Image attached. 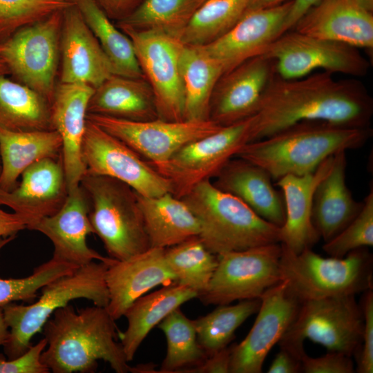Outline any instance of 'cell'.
Listing matches in <instances>:
<instances>
[{"instance_id":"6da1fadb","label":"cell","mask_w":373,"mask_h":373,"mask_svg":"<svg viewBox=\"0 0 373 373\" xmlns=\"http://www.w3.org/2000/svg\"><path fill=\"white\" fill-rule=\"evenodd\" d=\"M372 115L373 99L358 79H336L326 71L296 79L276 73L251 117L249 142L303 121L370 128Z\"/></svg>"},{"instance_id":"7a4b0ae2","label":"cell","mask_w":373,"mask_h":373,"mask_svg":"<svg viewBox=\"0 0 373 373\" xmlns=\"http://www.w3.org/2000/svg\"><path fill=\"white\" fill-rule=\"evenodd\" d=\"M115 321L104 307L59 308L43 327L47 348L42 362L54 373L94 372L99 360L117 373L130 372Z\"/></svg>"},{"instance_id":"3957f363","label":"cell","mask_w":373,"mask_h":373,"mask_svg":"<svg viewBox=\"0 0 373 373\" xmlns=\"http://www.w3.org/2000/svg\"><path fill=\"white\" fill-rule=\"evenodd\" d=\"M372 135L370 128L303 121L264 139L245 144L235 157L255 164L272 180L314 172L326 158L340 151L359 149Z\"/></svg>"},{"instance_id":"277c9868","label":"cell","mask_w":373,"mask_h":373,"mask_svg":"<svg viewBox=\"0 0 373 373\" xmlns=\"http://www.w3.org/2000/svg\"><path fill=\"white\" fill-rule=\"evenodd\" d=\"M182 199L199 221L198 236L215 255L280 242V227L211 180L198 184Z\"/></svg>"},{"instance_id":"5b68a950","label":"cell","mask_w":373,"mask_h":373,"mask_svg":"<svg viewBox=\"0 0 373 373\" xmlns=\"http://www.w3.org/2000/svg\"><path fill=\"white\" fill-rule=\"evenodd\" d=\"M109 265L92 261L44 285L36 302L29 305L12 303L3 306L9 335L3 346L8 359L25 352L31 345L32 337L43 329L54 312L70 301L85 298L95 305L106 307L109 294L106 273Z\"/></svg>"},{"instance_id":"8992f818","label":"cell","mask_w":373,"mask_h":373,"mask_svg":"<svg viewBox=\"0 0 373 373\" xmlns=\"http://www.w3.org/2000/svg\"><path fill=\"white\" fill-rule=\"evenodd\" d=\"M89 204L88 216L110 258L123 260L151 247L137 193L116 179L85 174L80 184Z\"/></svg>"},{"instance_id":"52a82bcc","label":"cell","mask_w":373,"mask_h":373,"mask_svg":"<svg viewBox=\"0 0 373 373\" xmlns=\"http://www.w3.org/2000/svg\"><path fill=\"white\" fill-rule=\"evenodd\" d=\"M282 279L300 301L356 295L373 289L372 255L362 247L343 258H324L306 248L295 254L283 245Z\"/></svg>"},{"instance_id":"ba28073f","label":"cell","mask_w":373,"mask_h":373,"mask_svg":"<svg viewBox=\"0 0 373 373\" xmlns=\"http://www.w3.org/2000/svg\"><path fill=\"white\" fill-rule=\"evenodd\" d=\"M363 316L354 295L338 296L300 302L296 315L278 342L301 359L304 341L310 340L329 352L356 356L361 342Z\"/></svg>"},{"instance_id":"9c48e42d","label":"cell","mask_w":373,"mask_h":373,"mask_svg":"<svg viewBox=\"0 0 373 373\" xmlns=\"http://www.w3.org/2000/svg\"><path fill=\"white\" fill-rule=\"evenodd\" d=\"M64 10L23 26L0 42V57L12 79L50 104L60 63Z\"/></svg>"},{"instance_id":"30bf717a","label":"cell","mask_w":373,"mask_h":373,"mask_svg":"<svg viewBox=\"0 0 373 373\" xmlns=\"http://www.w3.org/2000/svg\"><path fill=\"white\" fill-rule=\"evenodd\" d=\"M281 253V245L276 242L217 255V267L207 289L198 298L207 305L260 299L283 281Z\"/></svg>"},{"instance_id":"8fae6325","label":"cell","mask_w":373,"mask_h":373,"mask_svg":"<svg viewBox=\"0 0 373 373\" xmlns=\"http://www.w3.org/2000/svg\"><path fill=\"white\" fill-rule=\"evenodd\" d=\"M251 117L191 142L165 162L152 166L169 181L171 193L182 198L198 184L214 178L249 142Z\"/></svg>"},{"instance_id":"7c38bea8","label":"cell","mask_w":373,"mask_h":373,"mask_svg":"<svg viewBox=\"0 0 373 373\" xmlns=\"http://www.w3.org/2000/svg\"><path fill=\"white\" fill-rule=\"evenodd\" d=\"M117 26L132 41L144 79L153 90L158 118L184 120V93L180 67L184 44L179 38L161 32Z\"/></svg>"},{"instance_id":"4fadbf2b","label":"cell","mask_w":373,"mask_h":373,"mask_svg":"<svg viewBox=\"0 0 373 373\" xmlns=\"http://www.w3.org/2000/svg\"><path fill=\"white\" fill-rule=\"evenodd\" d=\"M263 55L274 60L276 73L285 79L300 78L316 69L363 77L370 68L358 48L294 30L278 37Z\"/></svg>"},{"instance_id":"5bb4252c","label":"cell","mask_w":373,"mask_h":373,"mask_svg":"<svg viewBox=\"0 0 373 373\" xmlns=\"http://www.w3.org/2000/svg\"><path fill=\"white\" fill-rule=\"evenodd\" d=\"M82 158L85 174L116 179L143 196L171 193L169 181L148 161L88 119L82 144Z\"/></svg>"},{"instance_id":"9a60e30c","label":"cell","mask_w":373,"mask_h":373,"mask_svg":"<svg viewBox=\"0 0 373 373\" xmlns=\"http://www.w3.org/2000/svg\"><path fill=\"white\" fill-rule=\"evenodd\" d=\"M86 118L115 136L151 165L167 161L176 151L222 126L211 120L130 121L87 114Z\"/></svg>"},{"instance_id":"2e32d148","label":"cell","mask_w":373,"mask_h":373,"mask_svg":"<svg viewBox=\"0 0 373 373\" xmlns=\"http://www.w3.org/2000/svg\"><path fill=\"white\" fill-rule=\"evenodd\" d=\"M256 321L247 336L231 347L229 373H260L270 350L282 338L300 302L281 281L260 297Z\"/></svg>"},{"instance_id":"e0dca14e","label":"cell","mask_w":373,"mask_h":373,"mask_svg":"<svg viewBox=\"0 0 373 373\" xmlns=\"http://www.w3.org/2000/svg\"><path fill=\"white\" fill-rule=\"evenodd\" d=\"M276 73L274 60L264 55L224 73L211 95L209 119L223 127L253 116Z\"/></svg>"},{"instance_id":"ac0fdd59","label":"cell","mask_w":373,"mask_h":373,"mask_svg":"<svg viewBox=\"0 0 373 373\" xmlns=\"http://www.w3.org/2000/svg\"><path fill=\"white\" fill-rule=\"evenodd\" d=\"M292 0L277 6L246 12L227 33L202 46L222 66L224 73L242 62L262 55L284 33Z\"/></svg>"},{"instance_id":"d6986e66","label":"cell","mask_w":373,"mask_h":373,"mask_svg":"<svg viewBox=\"0 0 373 373\" xmlns=\"http://www.w3.org/2000/svg\"><path fill=\"white\" fill-rule=\"evenodd\" d=\"M88 213V200L79 185L68 191L58 212L30 223L27 229L39 231L50 240L54 258L77 267L95 260L111 264L115 259L102 256L87 245L88 235L94 233Z\"/></svg>"},{"instance_id":"ffe728a7","label":"cell","mask_w":373,"mask_h":373,"mask_svg":"<svg viewBox=\"0 0 373 373\" xmlns=\"http://www.w3.org/2000/svg\"><path fill=\"white\" fill-rule=\"evenodd\" d=\"M60 82L97 88L114 74L110 61L75 4L63 12Z\"/></svg>"},{"instance_id":"44dd1931","label":"cell","mask_w":373,"mask_h":373,"mask_svg":"<svg viewBox=\"0 0 373 373\" xmlns=\"http://www.w3.org/2000/svg\"><path fill=\"white\" fill-rule=\"evenodd\" d=\"M21 176L20 183L12 190L0 188V205L7 206L26 218L28 225L55 214L64 206L68 188L62 155L35 162Z\"/></svg>"},{"instance_id":"7402d4cb","label":"cell","mask_w":373,"mask_h":373,"mask_svg":"<svg viewBox=\"0 0 373 373\" xmlns=\"http://www.w3.org/2000/svg\"><path fill=\"white\" fill-rule=\"evenodd\" d=\"M164 257V249L151 247L123 260H115L106 273L109 294L106 309L115 320L153 288L175 281Z\"/></svg>"},{"instance_id":"603a6c76","label":"cell","mask_w":373,"mask_h":373,"mask_svg":"<svg viewBox=\"0 0 373 373\" xmlns=\"http://www.w3.org/2000/svg\"><path fill=\"white\" fill-rule=\"evenodd\" d=\"M291 30L345 43L357 48H373V15L354 0H320Z\"/></svg>"},{"instance_id":"cb8c5ba5","label":"cell","mask_w":373,"mask_h":373,"mask_svg":"<svg viewBox=\"0 0 373 373\" xmlns=\"http://www.w3.org/2000/svg\"><path fill=\"white\" fill-rule=\"evenodd\" d=\"M95 88L79 84L59 83L50 104L53 128L62 140V160L68 191L78 187L85 175L82 144L87 108Z\"/></svg>"},{"instance_id":"d4e9b609","label":"cell","mask_w":373,"mask_h":373,"mask_svg":"<svg viewBox=\"0 0 373 373\" xmlns=\"http://www.w3.org/2000/svg\"><path fill=\"white\" fill-rule=\"evenodd\" d=\"M333 157L326 158L312 173L287 175L276 180L285 209L280 243L295 254L312 248L321 238L312 220L313 198L317 185L332 168Z\"/></svg>"},{"instance_id":"484cf974","label":"cell","mask_w":373,"mask_h":373,"mask_svg":"<svg viewBox=\"0 0 373 373\" xmlns=\"http://www.w3.org/2000/svg\"><path fill=\"white\" fill-rule=\"evenodd\" d=\"M214 186L247 204L258 216L280 227L285 220L282 193L272 184L269 173L242 158L233 157L214 178Z\"/></svg>"},{"instance_id":"4316f807","label":"cell","mask_w":373,"mask_h":373,"mask_svg":"<svg viewBox=\"0 0 373 373\" xmlns=\"http://www.w3.org/2000/svg\"><path fill=\"white\" fill-rule=\"evenodd\" d=\"M345 152L334 155L329 172L318 183L314 194L312 220L324 242L341 232L357 216L363 204L354 200L346 184Z\"/></svg>"},{"instance_id":"83f0119b","label":"cell","mask_w":373,"mask_h":373,"mask_svg":"<svg viewBox=\"0 0 373 373\" xmlns=\"http://www.w3.org/2000/svg\"><path fill=\"white\" fill-rule=\"evenodd\" d=\"M87 114L130 121L158 118L154 95L147 81L115 74L95 89Z\"/></svg>"},{"instance_id":"f1b7e54d","label":"cell","mask_w":373,"mask_h":373,"mask_svg":"<svg viewBox=\"0 0 373 373\" xmlns=\"http://www.w3.org/2000/svg\"><path fill=\"white\" fill-rule=\"evenodd\" d=\"M62 140L55 130L15 131L0 126V188L10 191L35 162L61 155Z\"/></svg>"},{"instance_id":"f546056e","label":"cell","mask_w":373,"mask_h":373,"mask_svg":"<svg viewBox=\"0 0 373 373\" xmlns=\"http://www.w3.org/2000/svg\"><path fill=\"white\" fill-rule=\"evenodd\" d=\"M198 296L196 291L174 281L135 300L124 314L128 325L120 336L128 362L133 359L139 347L153 327L172 311Z\"/></svg>"},{"instance_id":"4dcf8cb0","label":"cell","mask_w":373,"mask_h":373,"mask_svg":"<svg viewBox=\"0 0 373 373\" xmlns=\"http://www.w3.org/2000/svg\"><path fill=\"white\" fill-rule=\"evenodd\" d=\"M137 195L151 247L166 249L199 235V221L182 198L170 192Z\"/></svg>"},{"instance_id":"1f68e13d","label":"cell","mask_w":373,"mask_h":373,"mask_svg":"<svg viewBox=\"0 0 373 373\" xmlns=\"http://www.w3.org/2000/svg\"><path fill=\"white\" fill-rule=\"evenodd\" d=\"M180 67L184 93V120H209L211 95L224 73L222 66L202 46L184 45Z\"/></svg>"},{"instance_id":"d6a6232c","label":"cell","mask_w":373,"mask_h":373,"mask_svg":"<svg viewBox=\"0 0 373 373\" xmlns=\"http://www.w3.org/2000/svg\"><path fill=\"white\" fill-rule=\"evenodd\" d=\"M0 126L15 131L54 129L50 104L29 87L0 75Z\"/></svg>"},{"instance_id":"836d02e7","label":"cell","mask_w":373,"mask_h":373,"mask_svg":"<svg viewBox=\"0 0 373 373\" xmlns=\"http://www.w3.org/2000/svg\"><path fill=\"white\" fill-rule=\"evenodd\" d=\"M73 2L110 61L114 74L144 78L130 38L113 23L97 1Z\"/></svg>"},{"instance_id":"e575fe53","label":"cell","mask_w":373,"mask_h":373,"mask_svg":"<svg viewBox=\"0 0 373 373\" xmlns=\"http://www.w3.org/2000/svg\"><path fill=\"white\" fill-rule=\"evenodd\" d=\"M157 326L164 334L167 343L166 356L157 372L186 373L208 357L198 341L193 320L186 317L180 307Z\"/></svg>"},{"instance_id":"d590c367","label":"cell","mask_w":373,"mask_h":373,"mask_svg":"<svg viewBox=\"0 0 373 373\" xmlns=\"http://www.w3.org/2000/svg\"><path fill=\"white\" fill-rule=\"evenodd\" d=\"M206 0H142L117 26L157 31L179 38L196 10Z\"/></svg>"},{"instance_id":"8d00e7d4","label":"cell","mask_w":373,"mask_h":373,"mask_svg":"<svg viewBox=\"0 0 373 373\" xmlns=\"http://www.w3.org/2000/svg\"><path fill=\"white\" fill-rule=\"evenodd\" d=\"M249 0H206L179 36L189 46H205L230 30L246 12Z\"/></svg>"},{"instance_id":"74e56055","label":"cell","mask_w":373,"mask_h":373,"mask_svg":"<svg viewBox=\"0 0 373 373\" xmlns=\"http://www.w3.org/2000/svg\"><path fill=\"white\" fill-rule=\"evenodd\" d=\"M164 257L175 282L198 296L207 289L218 265L217 255L207 249L198 236L164 249Z\"/></svg>"},{"instance_id":"f35d334b","label":"cell","mask_w":373,"mask_h":373,"mask_svg":"<svg viewBox=\"0 0 373 373\" xmlns=\"http://www.w3.org/2000/svg\"><path fill=\"white\" fill-rule=\"evenodd\" d=\"M260 305V299L218 305L211 312L193 320L198 341L207 356L227 347L233 339L236 330L258 312Z\"/></svg>"},{"instance_id":"ab89813d","label":"cell","mask_w":373,"mask_h":373,"mask_svg":"<svg viewBox=\"0 0 373 373\" xmlns=\"http://www.w3.org/2000/svg\"><path fill=\"white\" fill-rule=\"evenodd\" d=\"M15 236L0 238V250L12 241ZM77 267L71 263L52 257L48 261L37 267L33 273L21 278H0V307L23 301L32 303L37 292L50 282L73 273Z\"/></svg>"},{"instance_id":"60d3db41","label":"cell","mask_w":373,"mask_h":373,"mask_svg":"<svg viewBox=\"0 0 373 373\" xmlns=\"http://www.w3.org/2000/svg\"><path fill=\"white\" fill-rule=\"evenodd\" d=\"M73 4L66 0H0V42L19 28Z\"/></svg>"},{"instance_id":"b9f144b4","label":"cell","mask_w":373,"mask_h":373,"mask_svg":"<svg viewBox=\"0 0 373 373\" xmlns=\"http://www.w3.org/2000/svg\"><path fill=\"white\" fill-rule=\"evenodd\" d=\"M357 216L337 235L323 245L329 256L343 258L362 247L373 246V186L365 197Z\"/></svg>"},{"instance_id":"7bdbcfd3","label":"cell","mask_w":373,"mask_h":373,"mask_svg":"<svg viewBox=\"0 0 373 373\" xmlns=\"http://www.w3.org/2000/svg\"><path fill=\"white\" fill-rule=\"evenodd\" d=\"M363 316V327L360 350L356 355L357 365L355 372H373V289L363 292L360 303Z\"/></svg>"},{"instance_id":"ee69618b","label":"cell","mask_w":373,"mask_h":373,"mask_svg":"<svg viewBox=\"0 0 373 373\" xmlns=\"http://www.w3.org/2000/svg\"><path fill=\"white\" fill-rule=\"evenodd\" d=\"M47 346L45 338L19 356L6 360L0 354V373H48L50 370L41 361V354Z\"/></svg>"},{"instance_id":"f6af8a7d","label":"cell","mask_w":373,"mask_h":373,"mask_svg":"<svg viewBox=\"0 0 373 373\" xmlns=\"http://www.w3.org/2000/svg\"><path fill=\"white\" fill-rule=\"evenodd\" d=\"M352 356L338 352L313 358L305 353L301 357V372L305 373L355 372Z\"/></svg>"},{"instance_id":"bcb514c9","label":"cell","mask_w":373,"mask_h":373,"mask_svg":"<svg viewBox=\"0 0 373 373\" xmlns=\"http://www.w3.org/2000/svg\"><path fill=\"white\" fill-rule=\"evenodd\" d=\"M231 363V347L208 356L200 365L191 368L186 373H229Z\"/></svg>"},{"instance_id":"7dc6e473","label":"cell","mask_w":373,"mask_h":373,"mask_svg":"<svg viewBox=\"0 0 373 373\" xmlns=\"http://www.w3.org/2000/svg\"><path fill=\"white\" fill-rule=\"evenodd\" d=\"M106 15L119 22L130 15L142 0H95Z\"/></svg>"},{"instance_id":"c3c4849f","label":"cell","mask_w":373,"mask_h":373,"mask_svg":"<svg viewBox=\"0 0 373 373\" xmlns=\"http://www.w3.org/2000/svg\"><path fill=\"white\" fill-rule=\"evenodd\" d=\"M268 373L301 372V360L288 350L280 348L269 365Z\"/></svg>"},{"instance_id":"681fc988","label":"cell","mask_w":373,"mask_h":373,"mask_svg":"<svg viewBox=\"0 0 373 373\" xmlns=\"http://www.w3.org/2000/svg\"><path fill=\"white\" fill-rule=\"evenodd\" d=\"M28 221L16 213H8L0 209V238L16 236L19 231L27 229Z\"/></svg>"},{"instance_id":"f907efd6","label":"cell","mask_w":373,"mask_h":373,"mask_svg":"<svg viewBox=\"0 0 373 373\" xmlns=\"http://www.w3.org/2000/svg\"><path fill=\"white\" fill-rule=\"evenodd\" d=\"M320 0H292V5L287 16L284 33L291 30L300 18Z\"/></svg>"},{"instance_id":"816d5d0a","label":"cell","mask_w":373,"mask_h":373,"mask_svg":"<svg viewBox=\"0 0 373 373\" xmlns=\"http://www.w3.org/2000/svg\"><path fill=\"white\" fill-rule=\"evenodd\" d=\"M286 1L287 0H249L246 12L273 7Z\"/></svg>"},{"instance_id":"f5cc1de1","label":"cell","mask_w":373,"mask_h":373,"mask_svg":"<svg viewBox=\"0 0 373 373\" xmlns=\"http://www.w3.org/2000/svg\"><path fill=\"white\" fill-rule=\"evenodd\" d=\"M9 335V328L5 321L3 309L0 307V345H3Z\"/></svg>"},{"instance_id":"db71d44e","label":"cell","mask_w":373,"mask_h":373,"mask_svg":"<svg viewBox=\"0 0 373 373\" xmlns=\"http://www.w3.org/2000/svg\"><path fill=\"white\" fill-rule=\"evenodd\" d=\"M354 1L366 10L372 12L373 0H354Z\"/></svg>"},{"instance_id":"11a10c76","label":"cell","mask_w":373,"mask_h":373,"mask_svg":"<svg viewBox=\"0 0 373 373\" xmlns=\"http://www.w3.org/2000/svg\"><path fill=\"white\" fill-rule=\"evenodd\" d=\"M8 74H9L8 70L6 66L5 65L3 61L0 57V75H6Z\"/></svg>"},{"instance_id":"9f6ffc18","label":"cell","mask_w":373,"mask_h":373,"mask_svg":"<svg viewBox=\"0 0 373 373\" xmlns=\"http://www.w3.org/2000/svg\"><path fill=\"white\" fill-rule=\"evenodd\" d=\"M1 157H0V174H1Z\"/></svg>"},{"instance_id":"6f0895ef","label":"cell","mask_w":373,"mask_h":373,"mask_svg":"<svg viewBox=\"0 0 373 373\" xmlns=\"http://www.w3.org/2000/svg\"><path fill=\"white\" fill-rule=\"evenodd\" d=\"M66 1H68V2H71V3H74V2H73V0H66Z\"/></svg>"}]
</instances>
